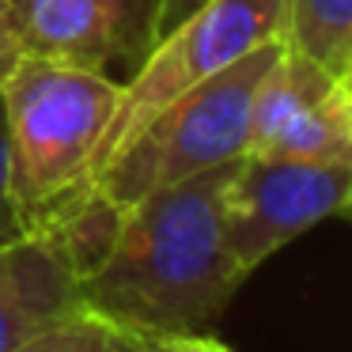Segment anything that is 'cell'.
<instances>
[{
	"label": "cell",
	"instance_id": "52a82bcc",
	"mask_svg": "<svg viewBox=\"0 0 352 352\" xmlns=\"http://www.w3.org/2000/svg\"><path fill=\"white\" fill-rule=\"evenodd\" d=\"M87 258L65 228H27L0 239V352L84 311Z\"/></svg>",
	"mask_w": 352,
	"mask_h": 352
},
{
	"label": "cell",
	"instance_id": "ba28073f",
	"mask_svg": "<svg viewBox=\"0 0 352 352\" xmlns=\"http://www.w3.org/2000/svg\"><path fill=\"white\" fill-rule=\"evenodd\" d=\"M341 84L337 76H329L322 65H314L311 57L296 54V50L280 46V54L273 57V65L265 69L254 95V114H250V148L246 155H261L280 129L296 114H303L314 99H322L326 91Z\"/></svg>",
	"mask_w": 352,
	"mask_h": 352
},
{
	"label": "cell",
	"instance_id": "3957f363",
	"mask_svg": "<svg viewBox=\"0 0 352 352\" xmlns=\"http://www.w3.org/2000/svg\"><path fill=\"white\" fill-rule=\"evenodd\" d=\"M280 46L284 42H265L243 61L228 65L205 84L167 102L95 175L84 205L91 201L107 212H122L148 193L178 186L193 175H205V170H216L246 155L254 95Z\"/></svg>",
	"mask_w": 352,
	"mask_h": 352
},
{
	"label": "cell",
	"instance_id": "5bb4252c",
	"mask_svg": "<svg viewBox=\"0 0 352 352\" xmlns=\"http://www.w3.org/2000/svg\"><path fill=\"white\" fill-rule=\"evenodd\" d=\"M148 352H231L223 341L208 337L205 329L201 333H178V337H163V341L148 344Z\"/></svg>",
	"mask_w": 352,
	"mask_h": 352
},
{
	"label": "cell",
	"instance_id": "8fae6325",
	"mask_svg": "<svg viewBox=\"0 0 352 352\" xmlns=\"http://www.w3.org/2000/svg\"><path fill=\"white\" fill-rule=\"evenodd\" d=\"M16 352H144V341H137L133 333L118 329L114 322L84 307V311L42 329L38 337L19 344Z\"/></svg>",
	"mask_w": 352,
	"mask_h": 352
},
{
	"label": "cell",
	"instance_id": "5b68a950",
	"mask_svg": "<svg viewBox=\"0 0 352 352\" xmlns=\"http://www.w3.org/2000/svg\"><path fill=\"white\" fill-rule=\"evenodd\" d=\"M352 197V160L239 155L223 190V220L235 265L246 276L276 250L344 212Z\"/></svg>",
	"mask_w": 352,
	"mask_h": 352
},
{
	"label": "cell",
	"instance_id": "30bf717a",
	"mask_svg": "<svg viewBox=\"0 0 352 352\" xmlns=\"http://www.w3.org/2000/svg\"><path fill=\"white\" fill-rule=\"evenodd\" d=\"M261 155L288 160H352V95L344 84L314 99L303 114H296L280 129V137Z\"/></svg>",
	"mask_w": 352,
	"mask_h": 352
},
{
	"label": "cell",
	"instance_id": "9c48e42d",
	"mask_svg": "<svg viewBox=\"0 0 352 352\" xmlns=\"http://www.w3.org/2000/svg\"><path fill=\"white\" fill-rule=\"evenodd\" d=\"M280 42L344 80L352 72V0H284Z\"/></svg>",
	"mask_w": 352,
	"mask_h": 352
},
{
	"label": "cell",
	"instance_id": "8992f818",
	"mask_svg": "<svg viewBox=\"0 0 352 352\" xmlns=\"http://www.w3.org/2000/svg\"><path fill=\"white\" fill-rule=\"evenodd\" d=\"M23 54L107 72L137 69L155 46L160 0H8Z\"/></svg>",
	"mask_w": 352,
	"mask_h": 352
},
{
	"label": "cell",
	"instance_id": "277c9868",
	"mask_svg": "<svg viewBox=\"0 0 352 352\" xmlns=\"http://www.w3.org/2000/svg\"><path fill=\"white\" fill-rule=\"evenodd\" d=\"M284 38V0H205L170 27L122 84V102L95 160V175L160 114L167 102L243 61L265 42ZM95 182V178H91Z\"/></svg>",
	"mask_w": 352,
	"mask_h": 352
},
{
	"label": "cell",
	"instance_id": "7a4b0ae2",
	"mask_svg": "<svg viewBox=\"0 0 352 352\" xmlns=\"http://www.w3.org/2000/svg\"><path fill=\"white\" fill-rule=\"evenodd\" d=\"M122 102L107 72L23 54L0 84L8 178L23 228H61L84 208L95 160Z\"/></svg>",
	"mask_w": 352,
	"mask_h": 352
},
{
	"label": "cell",
	"instance_id": "e0dca14e",
	"mask_svg": "<svg viewBox=\"0 0 352 352\" xmlns=\"http://www.w3.org/2000/svg\"><path fill=\"white\" fill-rule=\"evenodd\" d=\"M341 216H349V220H352V197H349V205H344V212Z\"/></svg>",
	"mask_w": 352,
	"mask_h": 352
},
{
	"label": "cell",
	"instance_id": "6da1fadb",
	"mask_svg": "<svg viewBox=\"0 0 352 352\" xmlns=\"http://www.w3.org/2000/svg\"><path fill=\"white\" fill-rule=\"evenodd\" d=\"M235 163L155 190L122 208L84 273V307L137 341L201 333L228 311L246 273L235 265L223 190Z\"/></svg>",
	"mask_w": 352,
	"mask_h": 352
},
{
	"label": "cell",
	"instance_id": "ac0fdd59",
	"mask_svg": "<svg viewBox=\"0 0 352 352\" xmlns=\"http://www.w3.org/2000/svg\"><path fill=\"white\" fill-rule=\"evenodd\" d=\"M144 352H148V349H144Z\"/></svg>",
	"mask_w": 352,
	"mask_h": 352
},
{
	"label": "cell",
	"instance_id": "9a60e30c",
	"mask_svg": "<svg viewBox=\"0 0 352 352\" xmlns=\"http://www.w3.org/2000/svg\"><path fill=\"white\" fill-rule=\"evenodd\" d=\"M201 4H205V0H160V16H155V42H160L170 27L182 23L190 12H197Z\"/></svg>",
	"mask_w": 352,
	"mask_h": 352
},
{
	"label": "cell",
	"instance_id": "2e32d148",
	"mask_svg": "<svg viewBox=\"0 0 352 352\" xmlns=\"http://www.w3.org/2000/svg\"><path fill=\"white\" fill-rule=\"evenodd\" d=\"M341 84H344V91H349V95H352V72H349V76H344V80H341Z\"/></svg>",
	"mask_w": 352,
	"mask_h": 352
},
{
	"label": "cell",
	"instance_id": "7c38bea8",
	"mask_svg": "<svg viewBox=\"0 0 352 352\" xmlns=\"http://www.w3.org/2000/svg\"><path fill=\"white\" fill-rule=\"evenodd\" d=\"M23 220H19L16 197H12V178H8V133H4V114H0V239L19 235Z\"/></svg>",
	"mask_w": 352,
	"mask_h": 352
},
{
	"label": "cell",
	"instance_id": "4fadbf2b",
	"mask_svg": "<svg viewBox=\"0 0 352 352\" xmlns=\"http://www.w3.org/2000/svg\"><path fill=\"white\" fill-rule=\"evenodd\" d=\"M23 57V42L16 31V16H12V4L0 0V84L8 80V72L16 69V61Z\"/></svg>",
	"mask_w": 352,
	"mask_h": 352
}]
</instances>
